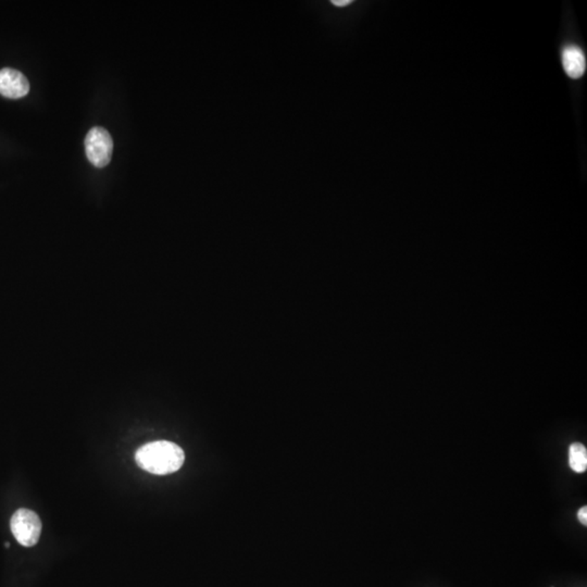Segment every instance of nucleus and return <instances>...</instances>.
<instances>
[{
	"label": "nucleus",
	"mask_w": 587,
	"mask_h": 587,
	"mask_svg": "<svg viewBox=\"0 0 587 587\" xmlns=\"http://www.w3.org/2000/svg\"><path fill=\"white\" fill-rule=\"evenodd\" d=\"M578 521L582 523L583 525H587V507L584 506L578 510Z\"/></svg>",
	"instance_id": "0eeeda50"
},
{
	"label": "nucleus",
	"mask_w": 587,
	"mask_h": 587,
	"mask_svg": "<svg viewBox=\"0 0 587 587\" xmlns=\"http://www.w3.org/2000/svg\"><path fill=\"white\" fill-rule=\"evenodd\" d=\"M185 455L179 445L168 440L148 443L137 449L135 461L141 469L157 475L176 472L184 463Z\"/></svg>",
	"instance_id": "f257e3e1"
},
{
	"label": "nucleus",
	"mask_w": 587,
	"mask_h": 587,
	"mask_svg": "<svg viewBox=\"0 0 587 587\" xmlns=\"http://www.w3.org/2000/svg\"><path fill=\"white\" fill-rule=\"evenodd\" d=\"M562 65L570 78H580L586 70V59L578 47L569 46L562 51Z\"/></svg>",
	"instance_id": "39448f33"
},
{
	"label": "nucleus",
	"mask_w": 587,
	"mask_h": 587,
	"mask_svg": "<svg viewBox=\"0 0 587 587\" xmlns=\"http://www.w3.org/2000/svg\"><path fill=\"white\" fill-rule=\"evenodd\" d=\"M332 4L337 7H345L351 4V0H332Z\"/></svg>",
	"instance_id": "6e6552de"
},
{
	"label": "nucleus",
	"mask_w": 587,
	"mask_h": 587,
	"mask_svg": "<svg viewBox=\"0 0 587 587\" xmlns=\"http://www.w3.org/2000/svg\"><path fill=\"white\" fill-rule=\"evenodd\" d=\"M10 527L18 544L24 547H32L41 537L42 521L32 510L18 509L12 516Z\"/></svg>",
	"instance_id": "f03ea898"
},
{
	"label": "nucleus",
	"mask_w": 587,
	"mask_h": 587,
	"mask_svg": "<svg viewBox=\"0 0 587 587\" xmlns=\"http://www.w3.org/2000/svg\"><path fill=\"white\" fill-rule=\"evenodd\" d=\"M86 156L92 166L105 168L111 162L113 141L104 127H95L88 132L85 139Z\"/></svg>",
	"instance_id": "7ed1b4c3"
},
{
	"label": "nucleus",
	"mask_w": 587,
	"mask_h": 587,
	"mask_svg": "<svg viewBox=\"0 0 587 587\" xmlns=\"http://www.w3.org/2000/svg\"><path fill=\"white\" fill-rule=\"evenodd\" d=\"M28 92L30 83L24 74L10 68L0 70V94L10 100H18Z\"/></svg>",
	"instance_id": "20e7f679"
},
{
	"label": "nucleus",
	"mask_w": 587,
	"mask_h": 587,
	"mask_svg": "<svg viewBox=\"0 0 587 587\" xmlns=\"http://www.w3.org/2000/svg\"><path fill=\"white\" fill-rule=\"evenodd\" d=\"M569 463L574 472L583 473L587 469L586 447L581 443H573L569 449Z\"/></svg>",
	"instance_id": "423d86ee"
}]
</instances>
